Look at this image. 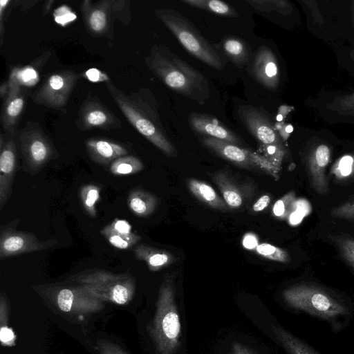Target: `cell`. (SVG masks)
<instances>
[{
	"label": "cell",
	"instance_id": "obj_34",
	"mask_svg": "<svg viewBox=\"0 0 354 354\" xmlns=\"http://www.w3.org/2000/svg\"><path fill=\"white\" fill-rule=\"evenodd\" d=\"M252 8L261 12L275 11L281 14L290 12V5L282 0H247Z\"/></svg>",
	"mask_w": 354,
	"mask_h": 354
},
{
	"label": "cell",
	"instance_id": "obj_8",
	"mask_svg": "<svg viewBox=\"0 0 354 354\" xmlns=\"http://www.w3.org/2000/svg\"><path fill=\"white\" fill-rule=\"evenodd\" d=\"M17 134L24 160L32 174L39 171L57 152L50 140L37 124L28 122Z\"/></svg>",
	"mask_w": 354,
	"mask_h": 354
},
{
	"label": "cell",
	"instance_id": "obj_33",
	"mask_svg": "<svg viewBox=\"0 0 354 354\" xmlns=\"http://www.w3.org/2000/svg\"><path fill=\"white\" fill-rule=\"evenodd\" d=\"M296 205L295 192L292 190L275 202L272 207V213L279 219H287L293 213Z\"/></svg>",
	"mask_w": 354,
	"mask_h": 354
},
{
	"label": "cell",
	"instance_id": "obj_4",
	"mask_svg": "<svg viewBox=\"0 0 354 354\" xmlns=\"http://www.w3.org/2000/svg\"><path fill=\"white\" fill-rule=\"evenodd\" d=\"M157 354H176L180 346L181 325L173 277H165L159 289L156 313L148 327Z\"/></svg>",
	"mask_w": 354,
	"mask_h": 354
},
{
	"label": "cell",
	"instance_id": "obj_10",
	"mask_svg": "<svg viewBox=\"0 0 354 354\" xmlns=\"http://www.w3.org/2000/svg\"><path fill=\"white\" fill-rule=\"evenodd\" d=\"M80 75L71 70H63L50 75L32 94L37 104L62 110L79 79Z\"/></svg>",
	"mask_w": 354,
	"mask_h": 354
},
{
	"label": "cell",
	"instance_id": "obj_35",
	"mask_svg": "<svg viewBox=\"0 0 354 354\" xmlns=\"http://www.w3.org/2000/svg\"><path fill=\"white\" fill-rule=\"evenodd\" d=\"M255 250L266 259L283 263H288L290 261V257L286 250L270 243L259 244Z\"/></svg>",
	"mask_w": 354,
	"mask_h": 354
},
{
	"label": "cell",
	"instance_id": "obj_28",
	"mask_svg": "<svg viewBox=\"0 0 354 354\" xmlns=\"http://www.w3.org/2000/svg\"><path fill=\"white\" fill-rule=\"evenodd\" d=\"M182 2L205 11L228 17H236L239 14L230 5L219 0H181Z\"/></svg>",
	"mask_w": 354,
	"mask_h": 354
},
{
	"label": "cell",
	"instance_id": "obj_44",
	"mask_svg": "<svg viewBox=\"0 0 354 354\" xmlns=\"http://www.w3.org/2000/svg\"><path fill=\"white\" fill-rule=\"evenodd\" d=\"M270 202V196L263 195L256 201V203L252 206V209L254 212H261L268 206Z\"/></svg>",
	"mask_w": 354,
	"mask_h": 354
},
{
	"label": "cell",
	"instance_id": "obj_19",
	"mask_svg": "<svg viewBox=\"0 0 354 354\" xmlns=\"http://www.w3.org/2000/svg\"><path fill=\"white\" fill-rule=\"evenodd\" d=\"M330 158V150L324 144L316 147L308 158L307 167L309 180L313 189L319 194L328 192V183L326 169Z\"/></svg>",
	"mask_w": 354,
	"mask_h": 354
},
{
	"label": "cell",
	"instance_id": "obj_39",
	"mask_svg": "<svg viewBox=\"0 0 354 354\" xmlns=\"http://www.w3.org/2000/svg\"><path fill=\"white\" fill-rule=\"evenodd\" d=\"M330 214L334 218L354 221V197L334 207Z\"/></svg>",
	"mask_w": 354,
	"mask_h": 354
},
{
	"label": "cell",
	"instance_id": "obj_48",
	"mask_svg": "<svg viewBox=\"0 0 354 354\" xmlns=\"http://www.w3.org/2000/svg\"><path fill=\"white\" fill-rule=\"evenodd\" d=\"M286 131L287 133H291L292 131V127L289 125L288 127H286Z\"/></svg>",
	"mask_w": 354,
	"mask_h": 354
},
{
	"label": "cell",
	"instance_id": "obj_11",
	"mask_svg": "<svg viewBox=\"0 0 354 354\" xmlns=\"http://www.w3.org/2000/svg\"><path fill=\"white\" fill-rule=\"evenodd\" d=\"M19 220L3 225L0 232V259L50 248L57 243L55 239L41 241L30 232L18 231Z\"/></svg>",
	"mask_w": 354,
	"mask_h": 354
},
{
	"label": "cell",
	"instance_id": "obj_9",
	"mask_svg": "<svg viewBox=\"0 0 354 354\" xmlns=\"http://www.w3.org/2000/svg\"><path fill=\"white\" fill-rule=\"evenodd\" d=\"M201 143L211 152L230 162L247 169H261L277 176L279 167L270 159L242 147L217 138L202 136Z\"/></svg>",
	"mask_w": 354,
	"mask_h": 354
},
{
	"label": "cell",
	"instance_id": "obj_40",
	"mask_svg": "<svg viewBox=\"0 0 354 354\" xmlns=\"http://www.w3.org/2000/svg\"><path fill=\"white\" fill-rule=\"evenodd\" d=\"M100 354H128L119 346L106 339H100L97 343Z\"/></svg>",
	"mask_w": 354,
	"mask_h": 354
},
{
	"label": "cell",
	"instance_id": "obj_6",
	"mask_svg": "<svg viewBox=\"0 0 354 354\" xmlns=\"http://www.w3.org/2000/svg\"><path fill=\"white\" fill-rule=\"evenodd\" d=\"M68 280L102 301L118 305L130 302L136 291V281L129 272L115 274L102 269H91L71 276Z\"/></svg>",
	"mask_w": 354,
	"mask_h": 354
},
{
	"label": "cell",
	"instance_id": "obj_46",
	"mask_svg": "<svg viewBox=\"0 0 354 354\" xmlns=\"http://www.w3.org/2000/svg\"><path fill=\"white\" fill-rule=\"evenodd\" d=\"M10 90V84L8 80L3 82L0 86V97L2 101L7 96Z\"/></svg>",
	"mask_w": 354,
	"mask_h": 354
},
{
	"label": "cell",
	"instance_id": "obj_15",
	"mask_svg": "<svg viewBox=\"0 0 354 354\" xmlns=\"http://www.w3.org/2000/svg\"><path fill=\"white\" fill-rule=\"evenodd\" d=\"M8 82L10 90L3 100L1 124L6 133L14 135L24 109L27 94L23 86L11 74Z\"/></svg>",
	"mask_w": 354,
	"mask_h": 354
},
{
	"label": "cell",
	"instance_id": "obj_42",
	"mask_svg": "<svg viewBox=\"0 0 354 354\" xmlns=\"http://www.w3.org/2000/svg\"><path fill=\"white\" fill-rule=\"evenodd\" d=\"M230 354H257L253 349L243 344L233 342Z\"/></svg>",
	"mask_w": 354,
	"mask_h": 354
},
{
	"label": "cell",
	"instance_id": "obj_17",
	"mask_svg": "<svg viewBox=\"0 0 354 354\" xmlns=\"http://www.w3.org/2000/svg\"><path fill=\"white\" fill-rule=\"evenodd\" d=\"M0 209H1L10 196L17 168V147L12 138H0Z\"/></svg>",
	"mask_w": 354,
	"mask_h": 354
},
{
	"label": "cell",
	"instance_id": "obj_1",
	"mask_svg": "<svg viewBox=\"0 0 354 354\" xmlns=\"http://www.w3.org/2000/svg\"><path fill=\"white\" fill-rule=\"evenodd\" d=\"M281 297L290 309L326 322L336 333L348 328L354 319V302L348 295L315 281L289 286Z\"/></svg>",
	"mask_w": 354,
	"mask_h": 354
},
{
	"label": "cell",
	"instance_id": "obj_32",
	"mask_svg": "<svg viewBox=\"0 0 354 354\" xmlns=\"http://www.w3.org/2000/svg\"><path fill=\"white\" fill-rule=\"evenodd\" d=\"M83 208L92 217L97 214L96 203L100 199V188L93 184H87L82 187L80 192Z\"/></svg>",
	"mask_w": 354,
	"mask_h": 354
},
{
	"label": "cell",
	"instance_id": "obj_31",
	"mask_svg": "<svg viewBox=\"0 0 354 354\" xmlns=\"http://www.w3.org/2000/svg\"><path fill=\"white\" fill-rule=\"evenodd\" d=\"M144 165L142 161L133 156H124L111 162L110 171L115 176H126L142 171Z\"/></svg>",
	"mask_w": 354,
	"mask_h": 354
},
{
	"label": "cell",
	"instance_id": "obj_22",
	"mask_svg": "<svg viewBox=\"0 0 354 354\" xmlns=\"http://www.w3.org/2000/svg\"><path fill=\"white\" fill-rule=\"evenodd\" d=\"M277 342L287 354H322L310 344L278 324L271 326Z\"/></svg>",
	"mask_w": 354,
	"mask_h": 354
},
{
	"label": "cell",
	"instance_id": "obj_45",
	"mask_svg": "<svg viewBox=\"0 0 354 354\" xmlns=\"http://www.w3.org/2000/svg\"><path fill=\"white\" fill-rule=\"evenodd\" d=\"M10 3L9 0H1L0 1V35H1V44H2L3 36L4 33L3 26V12L6 9L8 4Z\"/></svg>",
	"mask_w": 354,
	"mask_h": 354
},
{
	"label": "cell",
	"instance_id": "obj_29",
	"mask_svg": "<svg viewBox=\"0 0 354 354\" xmlns=\"http://www.w3.org/2000/svg\"><path fill=\"white\" fill-rule=\"evenodd\" d=\"M328 238L333 243L342 259L354 272V237L342 233L330 234Z\"/></svg>",
	"mask_w": 354,
	"mask_h": 354
},
{
	"label": "cell",
	"instance_id": "obj_12",
	"mask_svg": "<svg viewBox=\"0 0 354 354\" xmlns=\"http://www.w3.org/2000/svg\"><path fill=\"white\" fill-rule=\"evenodd\" d=\"M53 302L62 312L74 315H87L101 311L103 301L80 286L55 287L52 289Z\"/></svg>",
	"mask_w": 354,
	"mask_h": 354
},
{
	"label": "cell",
	"instance_id": "obj_20",
	"mask_svg": "<svg viewBox=\"0 0 354 354\" xmlns=\"http://www.w3.org/2000/svg\"><path fill=\"white\" fill-rule=\"evenodd\" d=\"M86 149L91 160L102 165L111 163L117 158L128 153V150L123 145L102 138L86 140Z\"/></svg>",
	"mask_w": 354,
	"mask_h": 354
},
{
	"label": "cell",
	"instance_id": "obj_23",
	"mask_svg": "<svg viewBox=\"0 0 354 354\" xmlns=\"http://www.w3.org/2000/svg\"><path fill=\"white\" fill-rule=\"evenodd\" d=\"M136 259L143 261L151 271H158L173 263L175 257L168 251L147 244H139L134 249Z\"/></svg>",
	"mask_w": 354,
	"mask_h": 354
},
{
	"label": "cell",
	"instance_id": "obj_41",
	"mask_svg": "<svg viewBox=\"0 0 354 354\" xmlns=\"http://www.w3.org/2000/svg\"><path fill=\"white\" fill-rule=\"evenodd\" d=\"M86 77L91 82H106L110 79L106 74L96 68H91L86 72Z\"/></svg>",
	"mask_w": 354,
	"mask_h": 354
},
{
	"label": "cell",
	"instance_id": "obj_3",
	"mask_svg": "<svg viewBox=\"0 0 354 354\" xmlns=\"http://www.w3.org/2000/svg\"><path fill=\"white\" fill-rule=\"evenodd\" d=\"M153 74L176 93L203 104L209 95L208 80L169 49L154 44L145 59Z\"/></svg>",
	"mask_w": 354,
	"mask_h": 354
},
{
	"label": "cell",
	"instance_id": "obj_7",
	"mask_svg": "<svg viewBox=\"0 0 354 354\" xmlns=\"http://www.w3.org/2000/svg\"><path fill=\"white\" fill-rule=\"evenodd\" d=\"M81 12L88 32L95 37H111L116 20L128 24L131 18L129 1L125 0H85Z\"/></svg>",
	"mask_w": 354,
	"mask_h": 354
},
{
	"label": "cell",
	"instance_id": "obj_5",
	"mask_svg": "<svg viewBox=\"0 0 354 354\" xmlns=\"http://www.w3.org/2000/svg\"><path fill=\"white\" fill-rule=\"evenodd\" d=\"M154 14L191 55L216 70L224 69L226 63L218 51L181 13L158 8Z\"/></svg>",
	"mask_w": 354,
	"mask_h": 354
},
{
	"label": "cell",
	"instance_id": "obj_14",
	"mask_svg": "<svg viewBox=\"0 0 354 354\" xmlns=\"http://www.w3.org/2000/svg\"><path fill=\"white\" fill-rule=\"evenodd\" d=\"M238 113L246 129L258 141L266 147L275 146L283 149L272 123L262 111L252 106L243 105Z\"/></svg>",
	"mask_w": 354,
	"mask_h": 354
},
{
	"label": "cell",
	"instance_id": "obj_2",
	"mask_svg": "<svg viewBox=\"0 0 354 354\" xmlns=\"http://www.w3.org/2000/svg\"><path fill=\"white\" fill-rule=\"evenodd\" d=\"M107 91L130 124L147 140L167 156H177V151L160 120L155 96L147 88L126 93L109 80Z\"/></svg>",
	"mask_w": 354,
	"mask_h": 354
},
{
	"label": "cell",
	"instance_id": "obj_30",
	"mask_svg": "<svg viewBox=\"0 0 354 354\" xmlns=\"http://www.w3.org/2000/svg\"><path fill=\"white\" fill-rule=\"evenodd\" d=\"M8 301L5 294L0 297V340L3 346L15 345L17 335L12 328L8 326Z\"/></svg>",
	"mask_w": 354,
	"mask_h": 354
},
{
	"label": "cell",
	"instance_id": "obj_37",
	"mask_svg": "<svg viewBox=\"0 0 354 354\" xmlns=\"http://www.w3.org/2000/svg\"><path fill=\"white\" fill-rule=\"evenodd\" d=\"M33 64L27 66L22 69H18L16 68L10 73V74L15 77L21 86L34 85L38 81L39 73L37 72Z\"/></svg>",
	"mask_w": 354,
	"mask_h": 354
},
{
	"label": "cell",
	"instance_id": "obj_36",
	"mask_svg": "<svg viewBox=\"0 0 354 354\" xmlns=\"http://www.w3.org/2000/svg\"><path fill=\"white\" fill-rule=\"evenodd\" d=\"M328 107L339 114L354 117V93L336 97Z\"/></svg>",
	"mask_w": 354,
	"mask_h": 354
},
{
	"label": "cell",
	"instance_id": "obj_21",
	"mask_svg": "<svg viewBox=\"0 0 354 354\" xmlns=\"http://www.w3.org/2000/svg\"><path fill=\"white\" fill-rule=\"evenodd\" d=\"M100 233L110 244L121 250L129 249L140 240L139 235L131 232L129 222L122 219L115 218L103 227Z\"/></svg>",
	"mask_w": 354,
	"mask_h": 354
},
{
	"label": "cell",
	"instance_id": "obj_25",
	"mask_svg": "<svg viewBox=\"0 0 354 354\" xmlns=\"http://www.w3.org/2000/svg\"><path fill=\"white\" fill-rule=\"evenodd\" d=\"M157 203L158 200L154 195L142 189L131 191L127 198L131 211L141 217L150 215L155 210Z\"/></svg>",
	"mask_w": 354,
	"mask_h": 354
},
{
	"label": "cell",
	"instance_id": "obj_18",
	"mask_svg": "<svg viewBox=\"0 0 354 354\" xmlns=\"http://www.w3.org/2000/svg\"><path fill=\"white\" fill-rule=\"evenodd\" d=\"M252 77L263 86L270 90L277 88L279 71L273 52L266 46H261L254 54L250 67Z\"/></svg>",
	"mask_w": 354,
	"mask_h": 354
},
{
	"label": "cell",
	"instance_id": "obj_24",
	"mask_svg": "<svg viewBox=\"0 0 354 354\" xmlns=\"http://www.w3.org/2000/svg\"><path fill=\"white\" fill-rule=\"evenodd\" d=\"M190 192L200 201L212 208L226 211L229 207L217 192L207 183L194 178L187 180Z\"/></svg>",
	"mask_w": 354,
	"mask_h": 354
},
{
	"label": "cell",
	"instance_id": "obj_43",
	"mask_svg": "<svg viewBox=\"0 0 354 354\" xmlns=\"http://www.w3.org/2000/svg\"><path fill=\"white\" fill-rule=\"evenodd\" d=\"M243 245L247 249H255L259 245L257 236L253 234H245L243 239Z\"/></svg>",
	"mask_w": 354,
	"mask_h": 354
},
{
	"label": "cell",
	"instance_id": "obj_13",
	"mask_svg": "<svg viewBox=\"0 0 354 354\" xmlns=\"http://www.w3.org/2000/svg\"><path fill=\"white\" fill-rule=\"evenodd\" d=\"M76 124L82 131H111L122 127L120 120L100 99L91 95H88L80 107Z\"/></svg>",
	"mask_w": 354,
	"mask_h": 354
},
{
	"label": "cell",
	"instance_id": "obj_49",
	"mask_svg": "<svg viewBox=\"0 0 354 354\" xmlns=\"http://www.w3.org/2000/svg\"><path fill=\"white\" fill-rule=\"evenodd\" d=\"M352 57H353L354 59V50H353V53H352Z\"/></svg>",
	"mask_w": 354,
	"mask_h": 354
},
{
	"label": "cell",
	"instance_id": "obj_38",
	"mask_svg": "<svg viewBox=\"0 0 354 354\" xmlns=\"http://www.w3.org/2000/svg\"><path fill=\"white\" fill-rule=\"evenodd\" d=\"M331 172L337 179L349 177L354 174V158L346 155L342 157L333 166Z\"/></svg>",
	"mask_w": 354,
	"mask_h": 354
},
{
	"label": "cell",
	"instance_id": "obj_26",
	"mask_svg": "<svg viewBox=\"0 0 354 354\" xmlns=\"http://www.w3.org/2000/svg\"><path fill=\"white\" fill-rule=\"evenodd\" d=\"M213 179L229 208L236 209L241 206L243 203L241 192L225 173L216 174Z\"/></svg>",
	"mask_w": 354,
	"mask_h": 354
},
{
	"label": "cell",
	"instance_id": "obj_47",
	"mask_svg": "<svg viewBox=\"0 0 354 354\" xmlns=\"http://www.w3.org/2000/svg\"><path fill=\"white\" fill-rule=\"evenodd\" d=\"M53 3H54L53 0H50V1H46L45 4L44 5V8H43V15H46L48 13Z\"/></svg>",
	"mask_w": 354,
	"mask_h": 354
},
{
	"label": "cell",
	"instance_id": "obj_16",
	"mask_svg": "<svg viewBox=\"0 0 354 354\" xmlns=\"http://www.w3.org/2000/svg\"><path fill=\"white\" fill-rule=\"evenodd\" d=\"M188 123L192 130L203 136L217 138L239 147L245 145L241 137L211 115L192 112Z\"/></svg>",
	"mask_w": 354,
	"mask_h": 354
},
{
	"label": "cell",
	"instance_id": "obj_27",
	"mask_svg": "<svg viewBox=\"0 0 354 354\" xmlns=\"http://www.w3.org/2000/svg\"><path fill=\"white\" fill-rule=\"evenodd\" d=\"M223 51L229 59L236 66L242 67L249 58V48L241 39L227 37L222 41Z\"/></svg>",
	"mask_w": 354,
	"mask_h": 354
}]
</instances>
